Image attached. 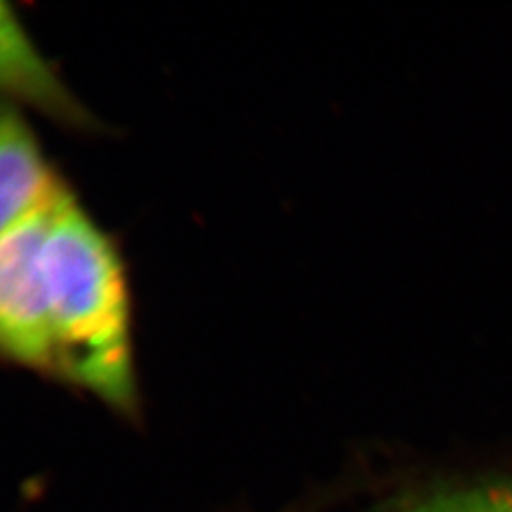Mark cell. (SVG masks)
<instances>
[{"mask_svg":"<svg viewBox=\"0 0 512 512\" xmlns=\"http://www.w3.org/2000/svg\"><path fill=\"white\" fill-rule=\"evenodd\" d=\"M44 272L55 376L90 391L118 412H137L124 262L69 190L55 205Z\"/></svg>","mask_w":512,"mask_h":512,"instance_id":"cell-1","label":"cell"},{"mask_svg":"<svg viewBox=\"0 0 512 512\" xmlns=\"http://www.w3.org/2000/svg\"><path fill=\"white\" fill-rule=\"evenodd\" d=\"M65 190L63 186L0 236V355L54 376L44 251L55 205Z\"/></svg>","mask_w":512,"mask_h":512,"instance_id":"cell-2","label":"cell"},{"mask_svg":"<svg viewBox=\"0 0 512 512\" xmlns=\"http://www.w3.org/2000/svg\"><path fill=\"white\" fill-rule=\"evenodd\" d=\"M0 93L57 122L86 126L88 116L21 25L10 4L0 2Z\"/></svg>","mask_w":512,"mask_h":512,"instance_id":"cell-3","label":"cell"},{"mask_svg":"<svg viewBox=\"0 0 512 512\" xmlns=\"http://www.w3.org/2000/svg\"><path fill=\"white\" fill-rule=\"evenodd\" d=\"M61 188L31 128L0 107V236Z\"/></svg>","mask_w":512,"mask_h":512,"instance_id":"cell-4","label":"cell"},{"mask_svg":"<svg viewBox=\"0 0 512 512\" xmlns=\"http://www.w3.org/2000/svg\"><path fill=\"white\" fill-rule=\"evenodd\" d=\"M403 512H512V480H488L425 495Z\"/></svg>","mask_w":512,"mask_h":512,"instance_id":"cell-5","label":"cell"}]
</instances>
